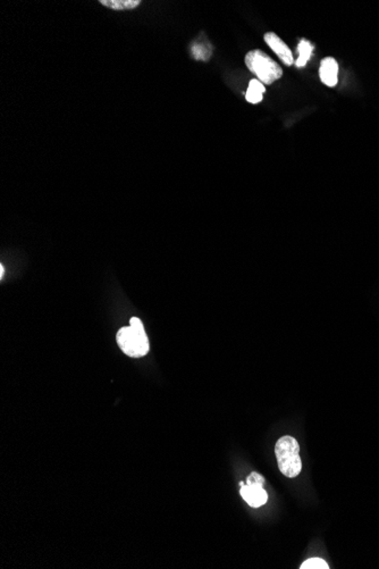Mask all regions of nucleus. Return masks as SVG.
<instances>
[{
    "label": "nucleus",
    "mask_w": 379,
    "mask_h": 569,
    "mask_svg": "<svg viewBox=\"0 0 379 569\" xmlns=\"http://www.w3.org/2000/svg\"><path fill=\"white\" fill-rule=\"evenodd\" d=\"M117 343L129 357L140 358L149 352V340L141 319L132 317L130 326L122 328L117 332Z\"/></svg>",
    "instance_id": "nucleus-1"
},
{
    "label": "nucleus",
    "mask_w": 379,
    "mask_h": 569,
    "mask_svg": "<svg viewBox=\"0 0 379 569\" xmlns=\"http://www.w3.org/2000/svg\"><path fill=\"white\" fill-rule=\"evenodd\" d=\"M300 446L292 436H283L276 442L275 455L279 471L286 477H296L302 469Z\"/></svg>",
    "instance_id": "nucleus-2"
},
{
    "label": "nucleus",
    "mask_w": 379,
    "mask_h": 569,
    "mask_svg": "<svg viewBox=\"0 0 379 569\" xmlns=\"http://www.w3.org/2000/svg\"><path fill=\"white\" fill-rule=\"evenodd\" d=\"M246 64L248 69L265 85H272L282 78V67L267 54L258 49L246 54Z\"/></svg>",
    "instance_id": "nucleus-3"
},
{
    "label": "nucleus",
    "mask_w": 379,
    "mask_h": 569,
    "mask_svg": "<svg viewBox=\"0 0 379 569\" xmlns=\"http://www.w3.org/2000/svg\"><path fill=\"white\" fill-rule=\"evenodd\" d=\"M263 39L266 41L269 48L272 49V52H275L276 55L279 56V58L282 61L285 65L291 66L294 63V58L292 55V52L289 47L286 46V43L279 38L276 33L268 32L265 34Z\"/></svg>",
    "instance_id": "nucleus-4"
},
{
    "label": "nucleus",
    "mask_w": 379,
    "mask_h": 569,
    "mask_svg": "<svg viewBox=\"0 0 379 569\" xmlns=\"http://www.w3.org/2000/svg\"><path fill=\"white\" fill-rule=\"evenodd\" d=\"M241 495L246 501V504L252 508H259L266 504L268 495L263 490V486H253V485H243L241 488Z\"/></svg>",
    "instance_id": "nucleus-5"
},
{
    "label": "nucleus",
    "mask_w": 379,
    "mask_h": 569,
    "mask_svg": "<svg viewBox=\"0 0 379 569\" xmlns=\"http://www.w3.org/2000/svg\"><path fill=\"white\" fill-rule=\"evenodd\" d=\"M319 75H321V82L329 88H333L337 85L338 65H337V62L333 57H327V58L321 61Z\"/></svg>",
    "instance_id": "nucleus-6"
},
{
    "label": "nucleus",
    "mask_w": 379,
    "mask_h": 569,
    "mask_svg": "<svg viewBox=\"0 0 379 569\" xmlns=\"http://www.w3.org/2000/svg\"><path fill=\"white\" fill-rule=\"evenodd\" d=\"M265 92V85L259 80H251L249 88L246 90V101H249L250 104H259L260 101L263 100V94Z\"/></svg>",
    "instance_id": "nucleus-7"
},
{
    "label": "nucleus",
    "mask_w": 379,
    "mask_h": 569,
    "mask_svg": "<svg viewBox=\"0 0 379 569\" xmlns=\"http://www.w3.org/2000/svg\"><path fill=\"white\" fill-rule=\"evenodd\" d=\"M299 58L295 62V65L298 67H303L307 65V63L312 58V52H314V46L309 40H301L299 43L298 47Z\"/></svg>",
    "instance_id": "nucleus-8"
},
{
    "label": "nucleus",
    "mask_w": 379,
    "mask_h": 569,
    "mask_svg": "<svg viewBox=\"0 0 379 569\" xmlns=\"http://www.w3.org/2000/svg\"><path fill=\"white\" fill-rule=\"evenodd\" d=\"M99 3L104 6L115 10H134L139 6L140 0H100Z\"/></svg>",
    "instance_id": "nucleus-9"
},
{
    "label": "nucleus",
    "mask_w": 379,
    "mask_h": 569,
    "mask_svg": "<svg viewBox=\"0 0 379 569\" xmlns=\"http://www.w3.org/2000/svg\"><path fill=\"white\" fill-rule=\"evenodd\" d=\"M301 569H328L327 563L321 558H312L308 559L305 563H302Z\"/></svg>",
    "instance_id": "nucleus-10"
},
{
    "label": "nucleus",
    "mask_w": 379,
    "mask_h": 569,
    "mask_svg": "<svg viewBox=\"0 0 379 569\" xmlns=\"http://www.w3.org/2000/svg\"><path fill=\"white\" fill-rule=\"evenodd\" d=\"M246 484L253 485V486H263L265 484V478L258 473L253 472L250 474L249 477L246 480Z\"/></svg>",
    "instance_id": "nucleus-11"
},
{
    "label": "nucleus",
    "mask_w": 379,
    "mask_h": 569,
    "mask_svg": "<svg viewBox=\"0 0 379 569\" xmlns=\"http://www.w3.org/2000/svg\"><path fill=\"white\" fill-rule=\"evenodd\" d=\"M192 52H193V55H195V59H208V55L206 54V49L204 47L201 46V45H195L193 48H192Z\"/></svg>",
    "instance_id": "nucleus-12"
},
{
    "label": "nucleus",
    "mask_w": 379,
    "mask_h": 569,
    "mask_svg": "<svg viewBox=\"0 0 379 569\" xmlns=\"http://www.w3.org/2000/svg\"><path fill=\"white\" fill-rule=\"evenodd\" d=\"M3 273H5V268H3V265H1V266H0V277H1V279L3 277Z\"/></svg>",
    "instance_id": "nucleus-13"
}]
</instances>
